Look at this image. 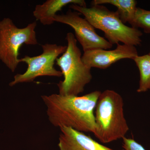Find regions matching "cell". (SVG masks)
I'll return each instance as SVG.
<instances>
[{
	"mask_svg": "<svg viewBox=\"0 0 150 150\" xmlns=\"http://www.w3.org/2000/svg\"><path fill=\"white\" fill-rule=\"evenodd\" d=\"M101 92L96 91L81 96L52 94L41 97L47 108L48 120L53 126L93 134L94 112Z\"/></svg>",
	"mask_w": 150,
	"mask_h": 150,
	"instance_id": "obj_1",
	"label": "cell"
},
{
	"mask_svg": "<svg viewBox=\"0 0 150 150\" xmlns=\"http://www.w3.org/2000/svg\"><path fill=\"white\" fill-rule=\"evenodd\" d=\"M95 110L93 134L100 142L107 144L125 137L129 129L121 95L112 90L101 92Z\"/></svg>",
	"mask_w": 150,
	"mask_h": 150,
	"instance_id": "obj_2",
	"label": "cell"
},
{
	"mask_svg": "<svg viewBox=\"0 0 150 150\" xmlns=\"http://www.w3.org/2000/svg\"><path fill=\"white\" fill-rule=\"evenodd\" d=\"M69 7L71 9L83 15L95 28L103 31L108 41L112 45L120 42L135 46L141 45L143 33L138 28L124 24L116 11H110L102 5H92L88 8L70 4Z\"/></svg>",
	"mask_w": 150,
	"mask_h": 150,
	"instance_id": "obj_3",
	"label": "cell"
},
{
	"mask_svg": "<svg viewBox=\"0 0 150 150\" xmlns=\"http://www.w3.org/2000/svg\"><path fill=\"white\" fill-rule=\"evenodd\" d=\"M67 48L56 60L64 79L57 84L59 94L65 96H79L84 91L86 85L91 81V68L84 64L81 52L77 44L75 35L68 33L66 38Z\"/></svg>",
	"mask_w": 150,
	"mask_h": 150,
	"instance_id": "obj_4",
	"label": "cell"
},
{
	"mask_svg": "<svg viewBox=\"0 0 150 150\" xmlns=\"http://www.w3.org/2000/svg\"><path fill=\"white\" fill-rule=\"evenodd\" d=\"M34 21L23 28L17 27L11 18H5L0 21V60L12 72L19 64V51L23 44H38Z\"/></svg>",
	"mask_w": 150,
	"mask_h": 150,
	"instance_id": "obj_5",
	"label": "cell"
},
{
	"mask_svg": "<svg viewBox=\"0 0 150 150\" xmlns=\"http://www.w3.org/2000/svg\"><path fill=\"white\" fill-rule=\"evenodd\" d=\"M41 46L43 52L40 55L33 57L25 56L19 59L20 63L23 62L27 65V69L23 74H17L14 76L13 81L9 84L10 86L32 82L38 77H60L63 76L61 71L55 69L54 64L56 59L64 53L67 46L46 43Z\"/></svg>",
	"mask_w": 150,
	"mask_h": 150,
	"instance_id": "obj_6",
	"label": "cell"
},
{
	"mask_svg": "<svg viewBox=\"0 0 150 150\" xmlns=\"http://www.w3.org/2000/svg\"><path fill=\"white\" fill-rule=\"evenodd\" d=\"M81 14L70 9L66 13L57 14L54 21L69 25L74 30L75 37L80 43L84 52L112 48V45L104 38L96 33L94 28L85 18L80 16Z\"/></svg>",
	"mask_w": 150,
	"mask_h": 150,
	"instance_id": "obj_7",
	"label": "cell"
},
{
	"mask_svg": "<svg viewBox=\"0 0 150 150\" xmlns=\"http://www.w3.org/2000/svg\"><path fill=\"white\" fill-rule=\"evenodd\" d=\"M138 56V51L135 46L119 43L112 50L97 49L86 51L82 59L90 68L105 69L121 59L133 60Z\"/></svg>",
	"mask_w": 150,
	"mask_h": 150,
	"instance_id": "obj_8",
	"label": "cell"
},
{
	"mask_svg": "<svg viewBox=\"0 0 150 150\" xmlns=\"http://www.w3.org/2000/svg\"><path fill=\"white\" fill-rule=\"evenodd\" d=\"M60 129L59 150H114L100 144L83 132L69 127Z\"/></svg>",
	"mask_w": 150,
	"mask_h": 150,
	"instance_id": "obj_9",
	"label": "cell"
},
{
	"mask_svg": "<svg viewBox=\"0 0 150 150\" xmlns=\"http://www.w3.org/2000/svg\"><path fill=\"white\" fill-rule=\"evenodd\" d=\"M70 4L86 7L84 0H47L42 4L35 6L33 16L43 25H51L55 22L54 18L56 13Z\"/></svg>",
	"mask_w": 150,
	"mask_h": 150,
	"instance_id": "obj_10",
	"label": "cell"
},
{
	"mask_svg": "<svg viewBox=\"0 0 150 150\" xmlns=\"http://www.w3.org/2000/svg\"><path fill=\"white\" fill-rule=\"evenodd\" d=\"M137 1L135 0H93L91 5L109 4L115 6L117 8L120 18L124 24L128 23L132 26L135 18L137 11Z\"/></svg>",
	"mask_w": 150,
	"mask_h": 150,
	"instance_id": "obj_11",
	"label": "cell"
},
{
	"mask_svg": "<svg viewBox=\"0 0 150 150\" xmlns=\"http://www.w3.org/2000/svg\"><path fill=\"white\" fill-rule=\"evenodd\" d=\"M133 60L138 67L140 73L139 84L137 92H145L150 90V55H138Z\"/></svg>",
	"mask_w": 150,
	"mask_h": 150,
	"instance_id": "obj_12",
	"label": "cell"
},
{
	"mask_svg": "<svg viewBox=\"0 0 150 150\" xmlns=\"http://www.w3.org/2000/svg\"><path fill=\"white\" fill-rule=\"evenodd\" d=\"M131 27L137 28H140L146 33H150V11L137 8Z\"/></svg>",
	"mask_w": 150,
	"mask_h": 150,
	"instance_id": "obj_13",
	"label": "cell"
},
{
	"mask_svg": "<svg viewBox=\"0 0 150 150\" xmlns=\"http://www.w3.org/2000/svg\"><path fill=\"white\" fill-rule=\"evenodd\" d=\"M122 150H146L142 145L135 140L126 137L123 139Z\"/></svg>",
	"mask_w": 150,
	"mask_h": 150,
	"instance_id": "obj_14",
	"label": "cell"
},
{
	"mask_svg": "<svg viewBox=\"0 0 150 150\" xmlns=\"http://www.w3.org/2000/svg\"><path fill=\"white\" fill-rule=\"evenodd\" d=\"M149 55H150V51L149 53Z\"/></svg>",
	"mask_w": 150,
	"mask_h": 150,
	"instance_id": "obj_15",
	"label": "cell"
}]
</instances>
